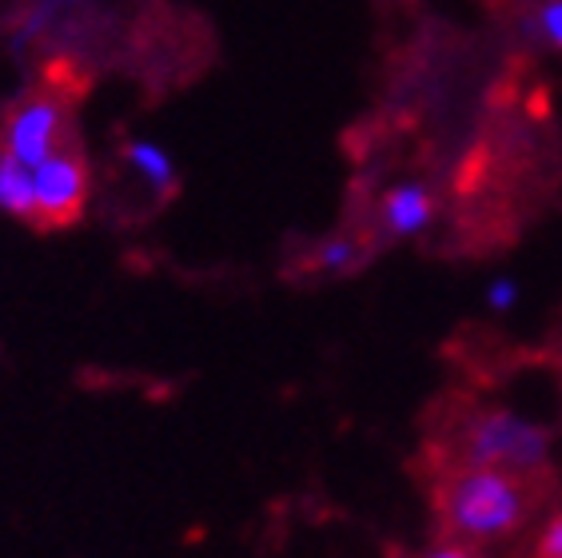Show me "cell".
Segmentation results:
<instances>
[{
	"mask_svg": "<svg viewBox=\"0 0 562 558\" xmlns=\"http://www.w3.org/2000/svg\"><path fill=\"white\" fill-rule=\"evenodd\" d=\"M423 558H479L475 547H459V543H443L439 550H431V555H423Z\"/></svg>",
	"mask_w": 562,
	"mask_h": 558,
	"instance_id": "12",
	"label": "cell"
},
{
	"mask_svg": "<svg viewBox=\"0 0 562 558\" xmlns=\"http://www.w3.org/2000/svg\"><path fill=\"white\" fill-rule=\"evenodd\" d=\"M312 259L324 276H347V271H356L359 264L368 259V252H363V244H356V239L336 236V239H324V244L315 247Z\"/></svg>",
	"mask_w": 562,
	"mask_h": 558,
	"instance_id": "8",
	"label": "cell"
},
{
	"mask_svg": "<svg viewBox=\"0 0 562 558\" xmlns=\"http://www.w3.org/2000/svg\"><path fill=\"white\" fill-rule=\"evenodd\" d=\"M36 224L72 227L88 200V164L76 148H56L33 168Z\"/></svg>",
	"mask_w": 562,
	"mask_h": 558,
	"instance_id": "3",
	"label": "cell"
},
{
	"mask_svg": "<svg viewBox=\"0 0 562 558\" xmlns=\"http://www.w3.org/2000/svg\"><path fill=\"white\" fill-rule=\"evenodd\" d=\"M551 479L547 475H515L498 467H439L431 479L435 523L447 543L483 547L522 531Z\"/></svg>",
	"mask_w": 562,
	"mask_h": 558,
	"instance_id": "1",
	"label": "cell"
},
{
	"mask_svg": "<svg viewBox=\"0 0 562 558\" xmlns=\"http://www.w3.org/2000/svg\"><path fill=\"white\" fill-rule=\"evenodd\" d=\"M519 303V283L515 279H507V276H498V279H491V288H487V308L491 312H510Z\"/></svg>",
	"mask_w": 562,
	"mask_h": 558,
	"instance_id": "10",
	"label": "cell"
},
{
	"mask_svg": "<svg viewBox=\"0 0 562 558\" xmlns=\"http://www.w3.org/2000/svg\"><path fill=\"white\" fill-rule=\"evenodd\" d=\"M124 160H128L132 172H140L156 192H172L176 188V164L156 140H128V144H124Z\"/></svg>",
	"mask_w": 562,
	"mask_h": 558,
	"instance_id": "7",
	"label": "cell"
},
{
	"mask_svg": "<svg viewBox=\"0 0 562 558\" xmlns=\"http://www.w3.org/2000/svg\"><path fill=\"white\" fill-rule=\"evenodd\" d=\"M0 212L16 215V220H33L36 224V196H33V168L12 160L9 152H0Z\"/></svg>",
	"mask_w": 562,
	"mask_h": 558,
	"instance_id": "6",
	"label": "cell"
},
{
	"mask_svg": "<svg viewBox=\"0 0 562 558\" xmlns=\"http://www.w3.org/2000/svg\"><path fill=\"white\" fill-rule=\"evenodd\" d=\"M535 558H562V511L551 518V523H547V531L539 535Z\"/></svg>",
	"mask_w": 562,
	"mask_h": 558,
	"instance_id": "11",
	"label": "cell"
},
{
	"mask_svg": "<svg viewBox=\"0 0 562 558\" xmlns=\"http://www.w3.org/2000/svg\"><path fill=\"white\" fill-rule=\"evenodd\" d=\"M65 129V108L56 97H33L24 100L16 112L9 116L4 129V152L12 160H21L24 168H36L41 160H48L56 152V140Z\"/></svg>",
	"mask_w": 562,
	"mask_h": 558,
	"instance_id": "4",
	"label": "cell"
},
{
	"mask_svg": "<svg viewBox=\"0 0 562 558\" xmlns=\"http://www.w3.org/2000/svg\"><path fill=\"white\" fill-rule=\"evenodd\" d=\"M435 220V196L423 183H395L379 204V224L395 239H412L427 232Z\"/></svg>",
	"mask_w": 562,
	"mask_h": 558,
	"instance_id": "5",
	"label": "cell"
},
{
	"mask_svg": "<svg viewBox=\"0 0 562 558\" xmlns=\"http://www.w3.org/2000/svg\"><path fill=\"white\" fill-rule=\"evenodd\" d=\"M535 33L562 53V0H547V4H542L539 16H535Z\"/></svg>",
	"mask_w": 562,
	"mask_h": 558,
	"instance_id": "9",
	"label": "cell"
},
{
	"mask_svg": "<svg viewBox=\"0 0 562 558\" xmlns=\"http://www.w3.org/2000/svg\"><path fill=\"white\" fill-rule=\"evenodd\" d=\"M439 467H498L515 475H547L551 435L507 408H479L439 447Z\"/></svg>",
	"mask_w": 562,
	"mask_h": 558,
	"instance_id": "2",
	"label": "cell"
}]
</instances>
